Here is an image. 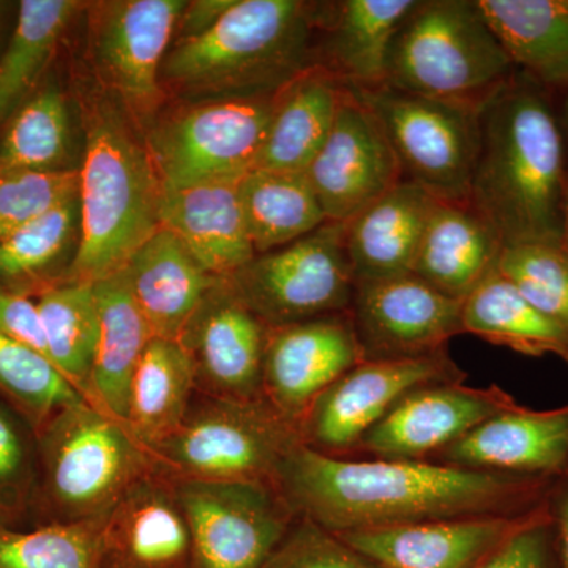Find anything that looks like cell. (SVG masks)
Wrapping results in <instances>:
<instances>
[{"mask_svg": "<svg viewBox=\"0 0 568 568\" xmlns=\"http://www.w3.org/2000/svg\"><path fill=\"white\" fill-rule=\"evenodd\" d=\"M556 480L416 459L335 458L301 444L275 487L297 517L332 532L463 517H523L547 504Z\"/></svg>", "mask_w": 568, "mask_h": 568, "instance_id": "cell-1", "label": "cell"}, {"mask_svg": "<svg viewBox=\"0 0 568 568\" xmlns=\"http://www.w3.org/2000/svg\"><path fill=\"white\" fill-rule=\"evenodd\" d=\"M517 67L477 0H417L388 55V88L480 112Z\"/></svg>", "mask_w": 568, "mask_h": 568, "instance_id": "cell-5", "label": "cell"}, {"mask_svg": "<svg viewBox=\"0 0 568 568\" xmlns=\"http://www.w3.org/2000/svg\"><path fill=\"white\" fill-rule=\"evenodd\" d=\"M241 179L163 189L160 227L173 233L209 274L230 280L256 256L244 209Z\"/></svg>", "mask_w": 568, "mask_h": 568, "instance_id": "cell-23", "label": "cell"}, {"mask_svg": "<svg viewBox=\"0 0 568 568\" xmlns=\"http://www.w3.org/2000/svg\"><path fill=\"white\" fill-rule=\"evenodd\" d=\"M517 403L496 384L470 387L446 383L417 388L362 437L353 458L432 459Z\"/></svg>", "mask_w": 568, "mask_h": 568, "instance_id": "cell-16", "label": "cell"}, {"mask_svg": "<svg viewBox=\"0 0 568 568\" xmlns=\"http://www.w3.org/2000/svg\"><path fill=\"white\" fill-rule=\"evenodd\" d=\"M3 3H0V22H2V10H3Z\"/></svg>", "mask_w": 568, "mask_h": 568, "instance_id": "cell-49", "label": "cell"}, {"mask_svg": "<svg viewBox=\"0 0 568 568\" xmlns=\"http://www.w3.org/2000/svg\"><path fill=\"white\" fill-rule=\"evenodd\" d=\"M478 568H562L547 504L538 508Z\"/></svg>", "mask_w": 568, "mask_h": 568, "instance_id": "cell-43", "label": "cell"}, {"mask_svg": "<svg viewBox=\"0 0 568 568\" xmlns=\"http://www.w3.org/2000/svg\"><path fill=\"white\" fill-rule=\"evenodd\" d=\"M74 148L69 100L58 85H43L0 126V171H80Z\"/></svg>", "mask_w": 568, "mask_h": 568, "instance_id": "cell-33", "label": "cell"}, {"mask_svg": "<svg viewBox=\"0 0 568 568\" xmlns=\"http://www.w3.org/2000/svg\"><path fill=\"white\" fill-rule=\"evenodd\" d=\"M194 568H263L297 515L274 481L174 478Z\"/></svg>", "mask_w": 568, "mask_h": 568, "instance_id": "cell-11", "label": "cell"}, {"mask_svg": "<svg viewBox=\"0 0 568 568\" xmlns=\"http://www.w3.org/2000/svg\"><path fill=\"white\" fill-rule=\"evenodd\" d=\"M463 335L530 357L555 355L568 365V332L495 272L463 302Z\"/></svg>", "mask_w": 568, "mask_h": 568, "instance_id": "cell-31", "label": "cell"}, {"mask_svg": "<svg viewBox=\"0 0 568 568\" xmlns=\"http://www.w3.org/2000/svg\"><path fill=\"white\" fill-rule=\"evenodd\" d=\"M517 70L551 92L568 89V0H477Z\"/></svg>", "mask_w": 568, "mask_h": 568, "instance_id": "cell-29", "label": "cell"}, {"mask_svg": "<svg viewBox=\"0 0 568 568\" xmlns=\"http://www.w3.org/2000/svg\"><path fill=\"white\" fill-rule=\"evenodd\" d=\"M497 272L568 332V256L560 245L506 246Z\"/></svg>", "mask_w": 568, "mask_h": 568, "instance_id": "cell-40", "label": "cell"}, {"mask_svg": "<svg viewBox=\"0 0 568 568\" xmlns=\"http://www.w3.org/2000/svg\"><path fill=\"white\" fill-rule=\"evenodd\" d=\"M267 331L230 280H220L181 338L192 357L197 388L219 398H263Z\"/></svg>", "mask_w": 568, "mask_h": 568, "instance_id": "cell-18", "label": "cell"}, {"mask_svg": "<svg viewBox=\"0 0 568 568\" xmlns=\"http://www.w3.org/2000/svg\"><path fill=\"white\" fill-rule=\"evenodd\" d=\"M185 7L183 0H112L92 9L93 61L136 118L159 106L164 58Z\"/></svg>", "mask_w": 568, "mask_h": 568, "instance_id": "cell-13", "label": "cell"}, {"mask_svg": "<svg viewBox=\"0 0 568 568\" xmlns=\"http://www.w3.org/2000/svg\"><path fill=\"white\" fill-rule=\"evenodd\" d=\"M316 3L234 0L209 31L181 39L164 58V80L215 99L275 95L315 67Z\"/></svg>", "mask_w": 568, "mask_h": 568, "instance_id": "cell-3", "label": "cell"}, {"mask_svg": "<svg viewBox=\"0 0 568 568\" xmlns=\"http://www.w3.org/2000/svg\"><path fill=\"white\" fill-rule=\"evenodd\" d=\"M346 85L312 67L282 89L257 159L265 170L305 173L334 129Z\"/></svg>", "mask_w": 568, "mask_h": 568, "instance_id": "cell-28", "label": "cell"}, {"mask_svg": "<svg viewBox=\"0 0 568 568\" xmlns=\"http://www.w3.org/2000/svg\"><path fill=\"white\" fill-rule=\"evenodd\" d=\"M566 182L555 93L517 70L480 111L470 204L506 246L560 245Z\"/></svg>", "mask_w": 568, "mask_h": 568, "instance_id": "cell-2", "label": "cell"}, {"mask_svg": "<svg viewBox=\"0 0 568 568\" xmlns=\"http://www.w3.org/2000/svg\"><path fill=\"white\" fill-rule=\"evenodd\" d=\"M82 7L73 0H22L9 47L0 58V126L37 91Z\"/></svg>", "mask_w": 568, "mask_h": 568, "instance_id": "cell-34", "label": "cell"}, {"mask_svg": "<svg viewBox=\"0 0 568 568\" xmlns=\"http://www.w3.org/2000/svg\"><path fill=\"white\" fill-rule=\"evenodd\" d=\"M93 293L99 310V342L88 399L125 424L133 373L153 335L134 302L125 272L93 283Z\"/></svg>", "mask_w": 568, "mask_h": 568, "instance_id": "cell-27", "label": "cell"}, {"mask_svg": "<svg viewBox=\"0 0 568 568\" xmlns=\"http://www.w3.org/2000/svg\"><path fill=\"white\" fill-rule=\"evenodd\" d=\"M362 362L364 353L349 312L268 327L264 398L298 426L313 403Z\"/></svg>", "mask_w": 568, "mask_h": 568, "instance_id": "cell-17", "label": "cell"}, {"mask_svg": "<svg viewBox=\"0 0 568 568\" xmlns=\"http://www.w3.org/2000/svg\"><path fill=\"white\" fill-rule=\"evenodd\" d=\"M428 462L548 480L567 477L568 405L536 410L517 403Z\"/></svg>", "mask_w": 568, "mask_h": 568, "instance_id": "cell-19", "label": "cell"}, {"mask_svg": "<svg viewBox=\"0 0 568 568\" xmlns=\"http://www.w3.org/2000/svg\"><path fill=\"white\" fill-rule=\"evenodd\" d=\"M278 93L205 100L160 123L148 151L163 189L250 173L263 151Z\"/></svg>", "mask_w": 568, "mask_h": 568, "instance_id": "cell-10", "label": "cell"}, {"mask_svg": "<svg viewBox=\"0 0 568 568\" xmlns=\"http://www.w3.org/2000/svg\"><path fill=\"white\" fill-rule=\"evenodd\" d=\"M99 568H194L193 544L174 478H142L104 518Z\"/></svg>", "mask_w": 568, "mask_h": 568, "instance_id": "cell-20", "label": "cell"}, {"mask_svg": "<svg viewBox=\"0 0 568 568\" xmlns=\"http://www.w3.org/2000/svg\"><path fill=\"white\" fill-rule=\"evenodd\" d=\"M383 125L405 182L440 201L469 203L480 112L398 89H351Z\"/></svg>", "mask_w": 568, "mask_h": 568, "instance_id": "cell-8", "label": "cell"}, {"mask_svg": "<svg viewBox=\"0 0 568 568\" xmlns=\"http://www.w3.org/2000/svg\"><path fill=\"white\" fill-rule=\"evenodd\" d=\"M417 0H338L316 3L315 67L347 89L386 85L396 32Z\"/></svg>", "mask_w": 568, "mask_h": 568, "instance_id": "cell-22", "label": "cell"}, {"mask_svg": "<svg viewBox=\"0 0 568 568\" xmlns=\"http://www.w3.org/2000/svg\"><path fill=\"white\" fill-rule=\"evenodd\" d=\"M555 93V92H552ZM556 112H558V121L560 133H562L564 149H566L567 170H568V89L562 92L555 93Z\"/></svg>", "mask_w": 568, "mask_h": 568, "instance_id": "cell-47", "label": "cell"}, {"mask_svg": "<svg viewBox=\"0 0 568 568\" xmlns=\"http://www.w3.org/2000/svg\"><path fill=\"white\" fill-rule=\"evenodd\" d=\"M233 3L234 0H194V2H186L178 26L181 39H189V37L200 36V33L209 31L230 10Z\"/></svg>", "mask_w": 568, "mask_h": 568, "instance_id": "cell-45", "label": "cell"}, {"mask_svg": "<svg viewBox=\"0 0 568 568\" xmlns=\"http://www.w3.org/2000/svg\"><path fill=\"white\" fill-rule=\"evenodd\" d=\"M78 173L80 241L63 280L93 284L122 272L160 230L163 186L148 145L108 102L89 114Z\"/></svg>", "mask_w": 568, "mask_h": 568, "instance_id": "cell-4", "label": "cell"}, {"mask_svg": "<svg viewBox=\"0 0 568 568\" xmlns=\"http://www.w3.org/2000/svg\"><path fill=\"white\" fill-rule=\"evenodd\" d=\"M0 398L20 413L36 433L63 407L88 402L47 357L3 335Z\"/></svg>", "mask_w": 568, "mask_h": 568, "instance_id": "cell-37", "label": "cell"}, {"mask_svg": "<svg viewBox=\"0 0 568 568\" xmlns=\"http://www.w3.org/2000/svg\"><path fill=\"white\" fill-rule=\"evenodd\" d=\"M327 222L347 223L403 182L375 112L351 89L334 129L305 171Z\"/></svg>", "mask_w": 568, "mask_h": 568, "instance_id": "cell-15", "label": "cell"}, {"mask_svg": "<svg viewBox=\"0 0 568 568\" xmlns=\"http://www.w3.org/2000/svg\"><path fill=\"white\" fill-rule=\"evenodd\" d=\"M503 237L469 203L436 200L418 246L413 274L439 293L465 302L497 272Z\"/></svg>", "mask_w": 568, "mask_h": 568, "instance_id": "cell-24", "label": "cell"}, {"mask_svg": "<svg viewBox=\"0 0 568 568\" xmlns=\"http://www.w3.org/2000/svg\"><path fill=\"white\" fill-rule=\"evenodd\" d=\"M298 426L267 399L205 396L192 403L181 428L153 452L173 478L274 481L301 446Z\"/></svg>", "mask_w": 568, "mask_h": 568, "instance_id": "cell-7", "label": "cell"}, {"mask_svg": "<svg viewBox=\"0 0 568 568\" xmlns=\"http://www.w3.org/2000/svg\"><path fill=\"white\" fill-rule=\"evenodd\" d=\"M80 241V200L77 196L0 239V284L39 295L59 283L52 272L74 257ZM73 263V261H71Z\"/></svg>", "mask_w": 568, "mask_h": 568, "instance_id": "cell-35", "label": "cell"}, {"mask_svg": "<svg viewBox=\"0 0 568 568\" xmlns=\"http://www.w3.org/2000/svg\"><path fill=\"white\" fill-rule=\"evenodd\" d=\"M239 190L256 254L293 244L327 222L305 173L253 168Z\"/></svg>", "mask_w": 568, "mask_h": 568, "instance_id": "cell-32", "label": "cell"}, {"mask_svg": "<svg viewBox=\"0 0 568 568\" xmlns=\"http://www.w3.org/2000/svg\"><path fill=\"white\" fill-rule=\"evenodd\" d=\"M532 514L435 519L338 536L381 568H478Z\"/></svg>", "mask_w": 568, "mask_h": 568, "instance_id": "cell-21", "label": "cell"}, {"mask_svg": "<svg viewBox=\"0 0 568 568\" xmlns=\"http://www.w3.org/2000/svg\"><path fill=\"white\" fill-rule=\"evenodd\" d=\"M40 465L37 433L0 398V529H24L39 506Z\"/></svg>", "mask_w": 568, "mask_h": 568, "instance_id": "cell-39", "label": "cell"}, {"mask_svg": "<svg viewBox=\"0 0 568 568\" xmlns=\"http://www.w3.org/2000/svg\"><path fill=\"white\" fill-rule=\"evenodd\" d=\"M263 568H381L313 519L297 517Z\"/></svg>", "mask_w": 568, "mask_h": 568, "instance_id": "cell-42", "label": "cell"}, {"mask_svg": "<svg viewBox=\"0 0 568 568\" xmlns=\"http://www.w3.org/2000/svg\"><path fill=\"white\" fill-rule=\"evenodd\" d=\"M230 282L267 327L349 312L355 278L346 223L325 222L293 244L256 254Z\"/></svg>", "mask_w": 568, "mask_h": 568, "instance_id": "cell-9", "label": "cell"}, {"mask_svg": "<svg viewBox=\"0 0 568 568\" xmlns=\"http://www.w3.org/2000/svg\"><path fill=\"white\" fill-rule=\"evenodd\" d=\"M153 338L181 342L197 308L220 280L205 272L170 231L160 227L123 268Z\"/></svg>", "mask_w": 568, "mask_h": 568, "instance_id": "cell-25", "label": "cell"}, {"mask_svg": "<svg viewBox=\"0 0 568 568\" xmlns=\"http://www.w3.org/2000/svg\"><path fill=\"white\" fill-rule=\"evenodd\" d=\"M37 444L47 525L104 519L142 478L162 470L129 426L89 402L55 413Z\"/></svg>", "mask_w": 568, "mask_h": 568, "instance_id": "cell-6", "label": "cell"}, {"mask_svg": "<svg viewBox=\"0 0 568 568\" xmlns=\"http://www.w3.org/2000/svg\"><path fill=\"white\" fill-rule=\"evenodd\" d=\"M463 302L418 276L355 283L349 315L365 361L416 358L463 335Z\"/></svg>", "mask_w": 568, "mask_h": 568, "instance_id": "cell-14", "label": "cell"}, {"mask_svg": "<svg viewBox=\"0 0 568 568\" xmlns=\"http://www.w3.org/2000/svg\"><path fill=\"white\" fill-rule=\"evenodd\" d=\"M436 197L399 182L346 223V250L355 283L413 274L418 246Z\"/></svg>", "mask_w": 568, "mask_h": 568, "instance_id": "cell-26", "label": "cell"}, {"mask_svg": "<svg viewBox=\"0 0 568 568\" xmlns=\"http://www.w3.org/2000/svg\"><path fill=\"white\" fill-rule=\"evenodd\" d=\"M103 521L0 529V568H99Z\"/></svg>", "mask_w": 568, "mask_h": 568, "instance_id": "cell-38", "label": "cell"}, {"mask_svg": "<svg viewBox=\"0 0 568 568\" xmlns=\"http://www.w3.org/2000/svg\"><path fill=\"white\" fill-rule=\"evenodd\" d=\"M0 335L36 351L50 361L37 301H33L32 295L10 290L2 284H0Z\"/></svg>", "mask_w": 568, "mask_h": 568, "instance_id": "cell-44", "label": "cell"}, {"mask_svg": "<svg viewBox=\"0 0 568 568\" xmlns=\"http://www.w3.org/2000/svg\"><path fill=\"white\" fill-rule=\"evenodd\" d=\"M80 173L0 171V239L78 194Z\"/></svg>", "mask_w": 568, "mask_h": 568, "instance_id": "cell-41", "label": "cell"}, {"mask_svg": "<svg viewBox=\"0 0 568 568\" xmlns=\"http://www.w3.org/2000/svg\"><path fill=\"white\" fill-rule=\"evenodd\" d=\"M36 301L51 364L88 398L99 342V310L93 284L62 280L41 291Z\"/></svg>", "mask_w": 568, "mask_h": 568, "instance_id": "cell-36", "label": "cell"}, {"mask_svg": "<svg viewBox=\"0 0 568 568\" xmlns=\"http://www.w3.org/2000/svg\"><path fill=\"white\" fill-rule=\"evenodd\" d=\"M196 388L192 357L182 343L152 338L130 384L126 426L153 454L181 428Z\"/></svg>", "mask_w": 568, "mask_h": 568, "instance_id": "cell-30", "label": "cell"}, {"mask_svg": "<svg viewBox=\"0 0 568 568\" xmlns=\"http://www.w3.org/2000/svg\"><path fill=\"white\" fill-rule=\"evenodd\" d=\"M560 248L566 252L568 256V170L566 193H564V209H562V233H560Z\"/></svg>", "mask_w": 568, "mask_h": 568, "instance_id": "cell-48", "label": "cell"}, {"mask_svg": "<svg viewBox=\"0 0 568 568\" xmlns=\"http://www.w3.org/2000/svg\"><path fill=\"white\" fill-rule=\"evenodd\" d=\"M547 510L558 534L560 567L568 568V476L552 484L547 497Z\"/></svg>", "mask_w": 568, "mask_h": 568, "instance_id": "cell-46", "label": "cell"}, {"mask_svg": "<svg viewBox=\"0 0 568 568\" xmlns=\"http://www.w3.org/2000/svg\"><path fill=\"white\" fill-rule=\"evenodd\" d=\"M448 349L399 361H365L339 377L298 424L302 444L335 458H353L362 437L410 392L466 383Z\"/></svg>", "mask_w": 568, "mask_h": 568, "instance_id": "cell-12", "label": "cell"}]
</instances>
